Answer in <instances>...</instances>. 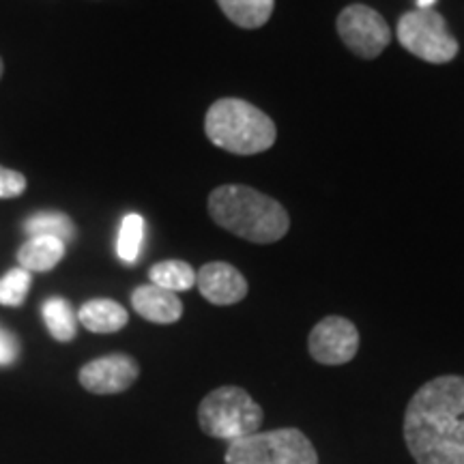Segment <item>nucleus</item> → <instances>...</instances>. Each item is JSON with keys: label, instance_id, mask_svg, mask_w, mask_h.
Returning a JSON list of instances; mask_svg holds the SVG:
<instances>
[{"label": "nucleus", "instance_id": "obj_1", "mask_svg": "<svg viewBox=\"0 0 464 464\" xmlns=\"http://www.w3.org/2000/svg\"><path fill=\"white\" fill-rule=\"evenodd\" d=\"M404 440L417 464H464V376H437L415 392Z\"/></svg>", "mask_w": 464, "mask_h": 464}, {"label": "nucleus", "instance_id": "obj_2", "mask_svg": "<svg viewBox=\"0 0 464 464\" xmlns=\"http://www.w3.org/2000/svg\"><path fill=\"white\" fill-rule=\"evenodd\" d=\"M208 216L224 230L260 246L284 239L290 228L286 208L247 185L228 183L213 189L208 196Z\"/></svg>", "mask_w": 464, "mask_h": 464}, {"label": "nucleus", "instance_id": "obj_3", "mask_svg": "<svg viewBox=\"0 0 464 464\" xmlns=\"http://www.w3.org/2000/svg\"><path fill=\"white\" fill-rule=\"evenodd\" d=\"M205 133L216 147L228 153L256 155L274 147L277 127L254 103L224 97L207 110Z\"/></svg>", "mask_w": 464, "mask_h": 464}, {"label": "nucleus", "instance_id": "obj_4", "mask_svg": "<svg viewBox=\"0 0 464 464\" xmlns=\"http://www.w3.org/2000/svg\"><path fill=\"white\" fill-rule=\"evenodd\" d=\"M263 420V406L254 402L246 390L235 385L218 387L207 393L198 406L202 432L213 439L228 440V443L258 432Z\"/></svg>", "mask_w": 464, "mask_h": 464}, {"label": "nucleus", "instance_id": "obj_5", "mask_svg": "<svg viewBox=\"0 0 464 464\" xmlns=\"http://www.w3.org/2000/svg\"><path fill=\"white\" fill-rule=\"evenodd\" d=\"M226 464H318V454L297 428H277L230 440Z\"/></svg>", "mask_w": 464, "mask_h": 464}, {"label": "nucleus", "instance_id": "obj_6", "mask_svg": "<svg viewBox=\"0 0 464 464\" xmlns=\"http://www.w3.org/2000/svg\"><path fill=\"white\" fill-rule=\"evenodd\" d=\"M396 34L404 50L432 65H445L454 61L460 50L445 17L432 9H415L404 14L398 20Z\"/></svg>", "mask_w": 464, "mask_h": 464}, {"label": "nucleus", "instance_id": "obj_7", "mask_svg": "<svg viewBox=\"0 0 464 464\" xmlns=\"http://www.w3.org/2000/svg\"><path fill=\"white\" fill-rule=\"evenodd\" d=\"M338 34L353 54L372 61L392 42V28L379 11L365 5H351L338 15Z\"/></svg>", "mask_w": 464, "mask_h": 464}, {"label": "nucleus", "instance_id": "obj_8", "mask_svg": "<svg viewBox=\"0 0 464 464\" xmlns=\"http://www.w3.org/2000/svg\"><path fill=\"white\" fill-rule=\"evenodd\" d=\"M307 348L312 359L323 365L348 363L359 351V332L348 318L327 316L314 324Z\"/></svg>", "mask_w": 464, "mask_h": 464}, {"label": "nucleus", "instance_id": "obj_9", "mask_svg": "<svg viewBox=\"0 0 464 464\" xmlns=\"http://www.w3.org/2000/svg\"><path fill=\"white\" fill-rule=\"evenodd\" d=\"M140 376V365L125 353H114L100 359H92L80 370V385L97 396H114L130 390Z\"/></svg>", "mask_w": 464, "mask_h": 464}, {"label": "nucleus", "instance_id": "obj_10", "mask_svg": "<svg viewBox=\"0 0 464 464\" xmlns=\"http://www.w3.org/2000/svg\"><path fill=\"white\" fill-rule=\"evenodd\" d=\"M196 286L202 297L213 305H235L247 295V280L241 271L219 260L200 266L196 274Z\"/></svg>", "mask_w": 464, "mask_h": 464}, {"label": "nucleus", "instance_id": "obj_11", "mask_svg": "<svg viewBox=\"0 0 464 464\" xmlns=\"http://www.w3.org/2000/svg\"><path fill=\"white\" fill-rule=\"evenodd\" d=\"M131 305L144 321L155 324H172L183 316V304L177 297V293L155 286V284H147V286H138L133 290Z\"/></svg>", "mask_w": 464, "mask_h": 464}, {"label": "nucleus", "instance_id": "obj_12", "mask_svg": "<svg viewBox=\"0 0 464 464\" xmlns=\"http://www.w3.org/2000/svg\"><path fill=\"white\" fill-rule=\"evenodd\" d=\"M78 321L92 334H116L130 323V314L112 299H91L80 307Z\"/></svg>", "mask_w": 464, "mask_h": 464}, {"label": "nucleus", "instance_id": "obj_13", "mask_svg": "<svg viewBox=\"0 0 464 464\" xmlns=\"http://www.w3.org/2000/svg\"><path fill=\"white\" fill-rule=\"evenodd\" d=\"M65 256V243L54 237H31L24 246L17 249V263L26 271H44L54 269Z\"/></svg>", "mask_w": 464, "mask_h": 464}, {"label": "nucleus", "instance_id": "obj_14", "mask_svg": "<svg viewBox=\"0 0 464 464\" xmlns=\"http://www.w3.org/2000/svg\"><path fill=\"white\" fill-rule=\"evenodd\" d=\"M218 5L232 24L247 31L265 26L276 9V0H218Z\"/></svg>", "mask_w": 464, "mask_h": 464}, {"label": "nucleus", "instance_id": "obj_15", "mask_svg": "<svg viewBox=\"0 0 464 464\" xmlns=\"http://www.w3.org/2000/svg\"><path fill=\"white\" fill-rule=\"evenodd\" d=\"M150 284L170 290V293H183L196 284L194 266L185 260H161L149 271Z\"/></svg>", "mask_w": 464, "mask_h": 464}, {"label": "nucleus", "instance_id": "obj_16", "mask_svg": "<svg viewBox=\"0 0 464 464\" xmlns=\"http://www.w3.org/2000/svg\"><path fill=\"white\" fill-rule=\"evenodd\" d=\"M44 321L52 338L58 342H72L78 332V318H75L69 301L52 297L44 304Z\"/></svg>", "mask_w": 464, "mask_h": 464}, {"label": "nucleus", "instance_id": "obj_17", "mask_svg": "<svg viewBox=\"0 0 464 464\" xmlns=\"http://www.w3.org/2000/svg\"><path fill=\"white\" fill-rule=\"evenodd\" d=\"M24 232L31 237H54V239H61L67 246L75 237V226L72 218L65 216V213L42 211L26 219Z\"/></svg>", "mask_w": 464, "mask_h": 464}, {"label": "nucleus", "instance_id": "obj_18", "mask_svg": "<svg viewBox=\"0 0 464 464\" xmlns=\"http://www.w3.org/2000/svg\"><path fill=\"white\" fill-rule=\"evenodd\" d=\"M142 239H144V219L138 216V213H130V216H125L123 224H121L119 243H116L119 258L130 265L136 263L138 256H140Z\"/></svg>", "mask_w": 464, "mask_h": 464}, {"label": "nucleus", "instance_id": "obj_19", "mask_svg": "<svg viewBox=\"0 0 464 464\" xmlns=\"http://www.w3.org/2000/svg\"><path fill=\"white\" fill-rule=\"evenodd\" d=\"M28 288H31V271L26 269H11L7 276L0 280V304L17 307L24 304Z\"/></svg>", "mask_w": 464, "mask_h": 464}, {"label": "nucleus", "instance_id": "obj_20", "mask_svg": "<svg viewBox=\"0 0 464 464\" xmlns=\"http://www.w3.org/2000/svg\"><path fill=\"white\" fill-rule=\"evenodd\" d=\"M26 177L17 170L0 166V200L3 198H17L24 194Z\"/></svg>", "mask_w": 464, "mask_h": 464}, {"label": "nucleus", "instance_id": "obj_21", "mask_svg": "<svg viewBox=\"0 0 464 464\" xmlns=\"http://www.w3.org/2000/svg\"><path fill=\"white\" fill-rule=\"evenodd\" d=\"M434 3H437V0H417V5H420V9H430Z\"/></svg>", "mask_w": 464, "mask_h": 464}, {"label": "nucleus", "instance_id": "obj_22", "mask_svg": "<svg viewBox=\"0 0 464 464\" xmlns=\"http://www.w3.org/2000/svg\"><path fill=\"white\" fill-rule=\"evenodd\" d=\"M3 72H5V65H3V58H0V78H3Z\"/></svg>", "mask_w": 464, "mask_h": 464}]
</instances>
